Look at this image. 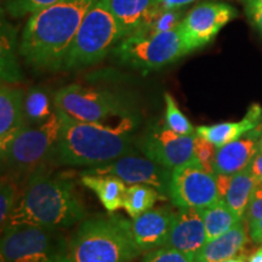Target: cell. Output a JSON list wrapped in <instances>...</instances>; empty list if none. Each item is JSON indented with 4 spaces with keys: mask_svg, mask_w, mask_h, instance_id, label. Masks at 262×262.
Returning a JSON list of instances; mask_svg holds the SVG:
<instances>
[{
    "mask_svg": "<svg viewBox=\"0 0 262 262\" xmlns=\"http://www.w3.org/2000/svg\"><path fill=\"white\" fill-rule=\"evenodd\" d=\"M140 254L130 221L116 215L84 220L68 241V262H131Z\"/></svg>",
    "mask_w": 262,
    "mask_h": 262,
    "instance_id": "cell-4",
    "label": "cell"
},
{
    "mask_svg": "<svg viewBox=\"0 0 262 262\" xmlns=\"http://www.w3.org/2000/svg\"><path fill=\"white\" fill-rule=\"evenodd\" d=\"M260 150L262 152V136H261V140H260Z\"/></svg>",
    "mask_w": 262,
    "mask_h": 262,
    "instance_id": "cell-41",
    "label": "cell"
},
{
    "mask_svg": "<svg viewBox=\"0 0 262 262\" xmlns=\"http://www.w3.org/2000/svg\"><path fill=\"white\" fill-rule=\"evenodd\" d=\"M182 11L181 8H163L160 9L158 15L156 16L152 24H149L147 27L140 29L137 32H147V33H158L165 32L170 29L178 27L182 22Z\"/></svg>",
    "mask_w": 262,
    "mask_h": 262,
    "instance_id": "cell-28",
    "label": "cell"
},
{
    "mask_svg": "<svg viewBox=\"0 0 262 262\" xmlns=\"http://www.w3.org/2000/svg\"><path fill=\"white\" fill-rule=\"evenodd\" d=\"M262 123V107L254 103L248 108L247 114L239 122L219 123L214 125H202L195 127V133L204 137L217 147H222L227 143L241 139L245 134L253 130Z\"/></svg>",
    "mask_w": 262,
    "mask_h": 262,
    "instance_id": "cell-20",
    "label": "cell"
},
{
    "mask_svg": "<svg viewBox=\"0 0 262 262\" xmlns=\"http://www.w3.org/2000/svg\"><path fill=\"white\" fill-rule=\"evenodd\" d=\"M194 256L187 255L173 248L162 247L148 251L142 258V262H194Z\"/></svg>",
    "mask_w": 262,
    "mask_h": 262,
    "instance_id": "cell-32",
    "label": "cell"
},
{
    "mask_svg": "<svg viewBox=\"0 0 262 262\" xmlns=\"http://www.w3.org/2000/svg\"><path fill=\"white\" fill-rule=\"evenodd\" d=\"M80 181L97 195L108 212L123 208L127 185L123 180L112 175H86L80 173Z\"/></svg>",
    "mask_w": 262,
    "mask_h": 262,
    "instance_id": "cell-21",
    "label": "cell"
},
{
    "mask_svg": "<svg viewBox=\"0 0 262 262\" xmlns=\"http://www.w3.org/2000/svg\"><path fill=\"white\" fill-rule=\"evenodd\" d=\"M159 199L164 201L166 198L148 185H127L123 208L131 219H135L153 209Z\"/></svg>",
    "mask_w": 262,
    "mask_h": 262,
    "instance_id": "cell-25",
    "label": "cell"
},
{
    "mask_svg": "<svg viewBox=\"0 0 262 262\" xmlns=\"http://www.w3.org/2000/svg\"><path fill=\"white\" fill-rule=\"evenodd\" d=\"M165 97V126L180 135H193L195 129L180 110L172 95L166 93Z\"/></svg>",
    "mask_w": 262,
    "mask_h": 262,
    "instance_id": "cell-27",
    "label": "cell"
},
{
    "mask_svg": "<svg viewBox=\"0 0 262 262\" xmlns=\"http://www.w3.org/2000/svg\"><path fill=\"white\" fill-rule=\"evenodd\" d=\"M160 4H162L164 8H183V6L191 4V3L195 2V0H159Z\"/></svg>",
    "mask_w": 262,
    "mask_h": 262,
    "instance_id": "cell-37",
    "label": "cell"
},
{
    "mask_svg": "<svg viewBox=\"0 0 262 262\" xmlns=\"http://www.w3.org/2000/svg\"><path fill=\"white\" fill-rule=\"evenodd\" d=\"M257 183L258 180L251 171L250 166L243 171L232 175L225 201L239 220H244L248 205Z\"/></svg>",
    "mask_w": 262,
    "mask_h": 262,
    "instance_id": "cell-22",
    "label": "cell"
},
{
    "mask_svg": "<svg viewBox=\"0 0 262 262\" xmlns=\"http://www.w3.org/2000/svg\"><path fill=\"white\" fill-rule=\"evenodd\" d=\"M250 169L251 171L254 172V175L256 176L258 181L262 182V152L261 150H258L257 155L254 157L253 162L250 164Z\"/></svg>",
    "mask_w": 262,
    "mask_h": 262,
    "instance_id": "cell-36",
    "label": "cell"
},
{
    "mask_svg": "<svg viewBox=\"0 0 262 262\" xmlns=\"http://www.w3.org/2000/svg\"><path fill=\"white\" fill-rule=\"evenodd\" d=\"M262 123L254 127L241 139L232 141L216 150L214 169L215 173L234 175L250 166L254 157L260 150Z\"/></svg>",
    "mask_w": 262,
    "mask_h": 262,
    "instance_id": "cell-16",
    "label": "cell"
},
{
    "mask_svg": "<svg viewBox=\"0 0 262 262\" xmlns=\"http://www.w3.org/2000/svg\"><path fill=\"white\" fill-rule=\"evenodd\" d=\"M60 134L51 159L68 166H95L135 153L136 141L130 134L133 117L118 126L78 120L56 108Z\"/></svg>",
    "mask_w": 262,
    "mask_h": 262,
    "instance_id": "cell-2",
    "label": "cell"
},
{
    "mask_svg": "<svg viewBox=\"0 0 262 262\" xmlns=\"http://www.w3.org/2000/svg\"><path fill=\"white\" fill-rule=\"evenodd\" d=\"M206 242L208 239L203 209L178 208V211L173 215L171 232L165 247L173 248L195 257Z\"/></svg>",
    "mask_w": 262,
    "mask_h": 262,
    "instance_id": "cell-15",
    "label": "cell"
},
{
    "mask_svg": "<svg viewBox=\"0 0 262 262\" xmlns=\"http://www.w3.org/2000/svg\"><path fill=\"white\" fill-rule=\"evenodd\" d=\"M107 3L124 38L152 24L163 8L159 0H107Z\"/></svg>",
    "mask_w": 262,
    "mask_h": 262,
    "instance_id": "cell-18",
    "label": "cell"
},
{
    "mask_svg": "<svg viewBox=\"0 0 262 262\" xmlns=\"http://www.w3.org/2000/svg\"><path fill=\"white\" fill-rule=\"evenodd\" d=\"M5 262H68V241L58 229L19 225L3 232Z\"/></svg>",
    "mask_w": 262,
    "mask_h": 262,
    "instance_id": "cell-8",
    "label": "cell"
},
{
    "mask_svg": "<svg viewBox=\"0 0 262 262\" xmlns=\"http://www.w3.org/2000/svg\"><path fill=\"white\" fill-rule=\"evenodd\" d=\"M258 219H262V182L260 181L254 189L244 216V220L248 225L258 220Z\"/></svg>",
    "mask_w": 262,
    "mask_h": 262,
    "instance_id": "cell-33",
    "label": "cell"
},
{
    "mask_svg": "<svg viewBox=\"0 0 262 262\" xmlns=\"http://www.w3.org/2000/svg\"><path fill=\"white\" fill-rule=\"evenodd\" d=\"M247 225L245 220L239 221L220 237L206 242L196 254L194 262H225L241 256L249 241V226Z\"/></svg>",
    "mask_w": 262,
    "mask_h": 262,
    "instance_id": "cell-19",
    "label": "cell"
},
{
    "mask_svg": "<svg viewBox=\"0 0 262 262\" xmlns=\"http://www.w3.org/2000/svg\"><path fill=\"white\" fill-rule=\"evenodd\" d=\"M54 104L55 108L83 122L102 123L112 117H133L131 104L123 95L80 84H71L57 90Z\"/></svg>",
    "mask_w": 262,
    "mask_h": 262,
    "instance_id": "cell-9",
    "label": "cell"
},
{
    "mask_svg": "<svg viewBox=\"0 0 262 262\" xmlns=\"http://www.w3.org/2000/svg\"><path fill=\"white\" fill-rule=\"evenodd\" d=\"M124 39L107 0H97L86 12L66 57L63 70H80L102 61Z\"/></svg>",
    "mask_w": 262,
    "mask_h": 262,
    "instance_id": "cell-5",
    "label": "cell"
},
{
    "mask_svg": "<svg viewBox=\"0 0 262 262\" xmlns=\"http://www.w3.org/2000/svg\"><path fill=\"white\" fill-rule=\"evenodd\" d=\"M0 261H2V262H5V260H4V258H3V257L0 258Z\"/></svg>",
    "mask_w": 262,
    "mask_h": 262,
    "instance_id": "cell-42",
    "label": "cell"
},
{
    "mask_svg": "<svg viewBox=\"0 0 262 262\" xmlns=\"http://www.w3.org/2000/svg\"><path fill=\"white\" fill-rule=\"evenodd\" d=\"M194 136L180 135L165 125L153 126L136 141V146L147 158L173 170L194 158Z\"/></svg>",
    "mask_w": 262,
    "mask_h": 262,
    "instance_id": "cell-12",
    "label": "cell"
},
{
    "mask_svg": "<svg viewBox=\"0 0 262 262\" xmlns=\"http://www.w3.org/2000/svg\"><path fill=\"white\" fill-rule=\"evenodd\" d=\"M192 51L180 24L165 32L133 33L113 49V55L122 64L148 72L165 67Z\"/></svg>",
    "mask_w": 262,
    "mask_h": 262,
    "instance_id": "cell-6",
    "label": "cell"
},
{
    "mask_svg": "<svg viewBox=\"0 0 262 262\" xmlns=\"http://www.w3.org/2000/svg\"><path fill=\"white\" fill-rule=\"evenodd\" d=\"M15 181L10 176H3L2 186H0V224L2 229L5 227L10 215L14 210L17 196H16Z\"/></svg>",
    "mask_w": 262,
    "mask_h": 262,
    "instance_id": "cell-29",
    "label": "cell"
},
{
    "mask_svg": "<svg viewBox=\"0 0 262 262\" xmlns=\"http://www.w3.org/2000/svg\"><path fill=\"white\" fill-rule=\"evenodd\" d=\"M249 235L255 244L262 245V219L249 224Z\"/></svg>",
    "mask_w": 262,
    "mask_h": 262,
    "instance_id": "cell-35",
    "label": "cell"
},
{
    "mask_svg": "<svg viewBox=\"0 0 262 262\" xmlns=\"http://www.w3.org/2000/svg\"><path fill=\"white\" fill-rule=\"evenodd\" d=\"M50 97L42 88H32L25 97L26 125L38 126L54 116Z\"/></svg>",
    "mask_w": 262,
    "mask_h": 262,
    "instance_id": "cell-26",
    "label": "cell"
},
{
    "mask_svg": "<svg viewBox=\"0 0 262 262\" xmlns=\"http://www.w3.org/2000/svg\"><path fill=\"white\" fill-rule=\"evenodd\" d=\"M85 216L86 210L73 183L45 175L39 169L28 180L24 194L16 203L2 231L19 225L67 228L83 221Z\"/></svg>",
    "mask_w": 262,
    "mask_h": 262,
    "instance_id": "cell-3",
    "label": "cell"
},
{
    "mask_svg": "<svg viewBox=\"0 0 262 262\" xmlns=\"http://www.w3.org/2000/svg\"><path fill=\"white\" fill-rule=\"evenodd\" d=\"M244 10L250 24L262 35V6H247V8H244Z\"/></svg>",
    "mask_w": 262,
    "mask_h": 262,
    "instance_id": "cell-34",
    "label": "cell"
},
{
    "mask_svg": "<svg viewBox=\"0 0 262 262\" xmlns=\"http://www.w3.org/2000/svg\"><path fill=\"white\" fill-rule=\"evenodd\" d=\"M203 217H204L208 242L220 237L221 234L229 231L235 224L242 221L232 211L225 198H221L220 201H217L209 208L203 209Z\"/></svg>",
    "mask_w": 262,
    "mask_h": 262,
    "instance_id": "cell-24",
    "label": "cell"
},
{
    "mask_svg": "<svg viewBox=\"0 0 262 262\" xmlns=\"http://www.w3.org/2000/svg\"><path fill=\"white\" fill-rule=\"evenodd\" d=\"M60 134L57 112L38 126L26 125L2 152L3 166L14 176H32L51 158Z\"/></svg>",
    "mask_w": 262,
    "mask_h": 262,
    "instance_id": "cell-7",
    "label": "cell"
},
{
    "mask_svg": "<svg viewBox=\"0 0 262 262\" xmlns=\"http://www.w3.org/2000/svg\"><path fill=\"white\" fill-rule=\"evenodd\" d=\"M172 170H169L147 157L135 153L120 157L103 165L88 168L80 173L86 175H112L123 180L126 185H148L160 194L169 198L170 180Z\"/></svg>",
    "mask_w": 262,
    "mask_h": 262,
    "instance_id": "cell-11",
    "label": "cell"
},
{
    "mask_svg": "<svg viewBox=\"0 0 262 262\" xmlns=\"http://www.w3.org/2000/svg\"><path fill=\"white\" fill-rule=\"evenodd\" d=\"M58 0H5V11L11 17H24L48 8Z\"/></svg>",
    "mask_w": 262,
    "mask_h": 262,
    "instance_id": "cell-30",
    "label": "cell"
},
{
    "mask_svg": "<svg viewBox=\"0 0 262 262\" xmlns=\"http://www.w3.org/2000/svg\"><path fill=\"white\" fill-rule=\"evenodd\" d=\"M169 198L176 208H209L221 199L216 175L203 169L193 158L172 170Z\"/></svg>",
    "mask_w": 262,
    "mask_h": 262,
    "instance_id": "cell-10",
    "label": "cell"
},
{
    "mask_svg": "<svg viewBox=\"0 0 262 262\" xmlns=\"http://www.w3.org/2000/svg\"><path fill=\"white\" fill-rule=\"evenodd\" d=\"M16 29L8 21H2V42H0V75L2 81L15 84L22 80V73L16 58Z\"/></svg>",
    "mask_w": 262,
    "mask_h": 262,
    "instance_id": "cell-23",
    "label": "cell"
},
{
    "mask_svg": "<svg viewBox=\"0 0 262 262\" xmlns=\"http://www.w3.org/2000/svg\"><path fill=\"white\" fill-rule=\"evenodd\" d=\"M248 262H262V247L255 250L248 258Z\"/></svg>",
    "mask_w": 262,
    "mask_h": 262,
    "instance_id": "cell-38",
    "label": "cell"
},
{
    "mask_svg": "<svg viewBox=\"0 0 262 262\" xmlns=\"http://www.w3.org/2000/svg\"><path fill=\"white\" fill-rule=\"evenodd\" d=\"M225 262H245V258L244 256H237V257H233V258H229V260L225 261Z\"/></svg>",
    "mask_w": 262,
    "mask_h": 262,
    "instance_id": "cell-40",
    "label": "cell"
},
{
    "mask_svg": "<svg viewBox=\"0 0 262 262\" xmlns=\"http://www.w3.org/2000/svg\"><path fill=\"white\" fill-rule=\"evenodd\" d=\"M216 147L214 143L208 141L204 137L199 136L195 133L194 136V158L198 160L199 164L205 169L206 171L210 173H215L214 164H215V157H216Z\"/></svg>",
    "mask_w": 262,
    "mask_h": 262,
    "instance_id": "cell-31",
    "label": "cell"
},
{
    "mask_svg": "<svg viewBox=\"0 0 262 262\" xmlns=\"http://www.w3.org/2000/svg\"><path fill=\"white\" fill-rule=\"evenodd\" d=\"M238 2H241L242 4L244 5V8H247V6H258V5L262 6V0H238Z\"/></svg>",
    "mask_w": 262,
    "mask_h": 262,
    "instance_id": "cell-39",
    "label": "cell"
},
{
    "mask_svg": "<svg viewBox=\"0 0 262 262\" xmlns=\"http://www.w3.org/2000/svg\"><path fill=\"white\" fill-rule=\"evenodd\" d=\"M26 126L25 95L17 88L2 83L0 88V153Z\"/></svg>",
    "mask_w": 262,
    "mask_h": 262,
    "instance_id": "cell-17",
    "label": "cell"
},
{
    "mask_svg": "<svg viewBox=\"0 0 262 262\" xmlns=\"http://www.w3.org/2000/svg\"><path fill=\"white\" fill-rule=\"evenodd\" d=\"M173 215L170 208H153L130 221V232L140 253L165 247L171 232Z\"/></svg>",
    "mask_w": 262,
    "mask_h": 262,
    "instance_id": "cell-14",
    "label": "cell"
},
{
    "mask_svg": "<svg viewBox=\"0 0 262 262\" xmlns=\"http://www.w3.org/2000/svg\"><path fill=\"white\" fill-rule=\"evenodd\" d=\"M96 2L58 0L32 14L22 32L19 54L37 70H63L72 41Z\"/></svg>",
    "mask_w": 262,
    "mask_h": 262,
    "instance_id": "cell-1",
    "label": "cell"
},
{
    "mask_svg": "<svg viewBox=\"0 0 262 262\" xmlns=\"http://www.w3.org/2000/svg\"><path fill=\"white\" fill-rule=\"evenodd\" d=\"M234 6L222 2H205L196 5L182 19L181 27L193 51L205 47L228 22L238 17Z\"/></svg>",
    "mask_w": 262,
    "mask_h": 262,
    "instance_id": "cell-13",
    "label": "cell"
}]
</instances>
